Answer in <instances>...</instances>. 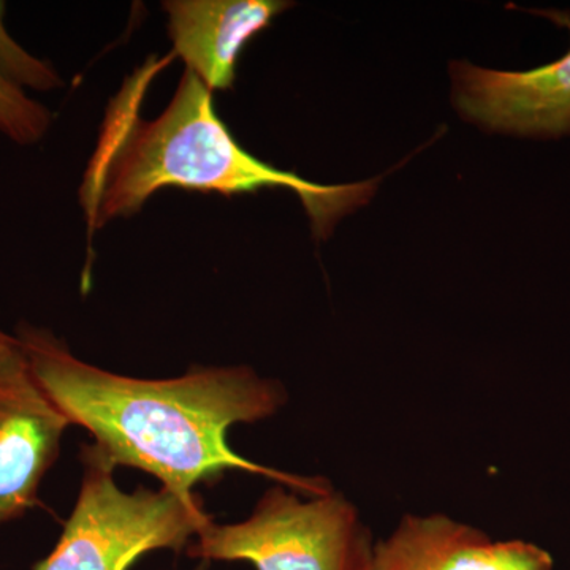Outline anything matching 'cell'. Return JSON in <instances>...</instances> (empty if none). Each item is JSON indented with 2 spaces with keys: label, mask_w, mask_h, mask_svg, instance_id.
<instances>
[{
  "label": "cell",
  "mask_w": 570,
  "mask_h": 570,
  "mask_svg": "<svg viewBox=\"0 0 570 570\" xmlns=\"http://www.w3.org/2000/svg\"><path fill=\"white\" fill-rule=\"evenodd\" d=\"M14 337L48 396L71 425L91 434L92 448L115 469H140L184 497L227 471L264 475L305 497L333 491L328 480L262 466L228 445L232 426L272 417L287 401L279 382L253 367L137 379L82 362L50 330L21 324Z\"/></svg>",
  "instance_id": "cell-1"
},
{
  "label": "cell",
  "mask_w": 570,
  "mask_h": 570,
  "mask_svg": "<svg viewBox=\"0 0 570 570\" xmlns=\"http://www.w3.org/2000/svg\"><path fill=\"white\" fill-rule=\"evenodd\" d=\"M167 62L149 59L108 107L80 189L89 230L132 216L167 187L224 197L287 189L305 206L314 235L325 238L341 217L376 193L379 179L324 186L257 159L217 115L212 89L187 69L163 115L153 121L142 118L149 82Z\"/></svg>",
  "instance_id": "cell-2"
},
{
  "label": "cell",
  "mask_w": 570,
  "mask_h": 570,
  "mask_svg": "<svg viewBox=\"0 0 570 570\" xmlns=\"http://www.w3.org/2000/svg\"><path fill=\"white\" fill-rule=\"evenodd\" d=\"M82 480L55 550L32 570H130L156 550H187L212 521L197 494L119 489L116 469L82 445Z\"/></svg>",
  "instance_id": "cell-3"
},
{
  "label": "cell",
  "mask_w": 570,
  "mask_h": 570,
  "mask_svg": "<svg viewBox=\"0 0 570 570\" xmlns=\"http://www.w3.org/2000/svg\"><path fill=\"white\" fill-rule=\"evenodd\" d=\"M187 554L205 561H247L257 570H371L374 543L355 505L343 494L303 499L277 483L249 519L209 521Z\"/></svg>",
  "instance_id": "cell-4"
},
{
  "label": "cell",
  "mask_w": 570,
  "mask_h": 570,
  "mask_svg": "<svg viewBox=\"0 0 570 570\" xmlns=\"http://www.w3.org/2000/svg\"><path fill=\"white\" fill-rule=\"evenodd\" d=\"M70 420L33 376L17 337L0 343V524L39 504Z\"/></svg>",
  "instance_id": "cell-5"
},
{
  "label": "cell",
  "mask_w": 570,
  "mask_h": 570,
  "mask_svg": "<svg viewBox=\"0 0 570 570\" xmlns=\"http://www.w3.org/2000/svg\"><path fill=\"white\" fill-rule=\"evenodd\" d=\"M542 14L570 31V14ZM453 102L468 121L490 132L523 137L570 134V50L558 61L523 71L453 62Z\"/></svg>",
  "instance_id": "cell-6"
},
{
  "label": "cell",
  "mask_w": 570,
  "mask_h": 570,
  "mask_svg": "<svg viewBox=\"0 0 570 570\" xmlns=\"http://www.w3.org/2000/svg\"><path fill=\"white\" fill-rule=\"evenodd\" d=\"M550 554L531 543L491 542L445 515H406L374 546L371 570H551Z\"/></svg>",
  "instance_id": "cell-7"
},
{
  "label": "cell",
  "mask_w": 570,
  "mask_h": 570,
  "mask_svg": "<svg viewBox=\"0 0 570 570\" xmlns=\"http://www.w3.org/2000/svg\"><path fill=\"white\" fill-rule=\"evenodd\" d=\"M168 36L175 55L212 91L234 86L236 62L273 18L291 9L283 0H168Z\"/></svg>",
  "instance_id": "cell-8"
},
{
  "label": "cell",
  "mask_w": 570,
  "mask_h": 570,
  "mask_svg": "<svg viewBox=\"0 0 570 570\" xmlns=\"http://www.w3.org/2000/svg\"><path fill=\"white\" fill-rule=\"evenodd\" d=\"M51 112L29 99L20 86L0 73V130L14 142L33 145L43 138L51 126Z\"/></svg>",
  "instance_id": "cell-9"
},
{
  "label": "cell",
  "mask_w": 570,
  "mask_h": 570,
  "mask_svg": "<svg viewBox=\"0 0 570 570\" xmlns=\"http://www.w3.org/2000/svg\"><path fill=\"white\" fill-rule=\"evenodd\" d=\"M3 10L0 2V73L18 86L28 85L37 89L61 86L58 75L47 63L33 59L10 39L2 24Z\"/></svg>",
  "instance_id": "cell-10"
},
{
  "label": "cell",
  "mask_w": 570,
  "mask_h": 570,
  "mask_svg": "<svg viewBox=\"0 0 570 570\" xmlns=\"http://www.w3.org/2000/svg\"><path fill=\"white\" fill-rule=\"evenodd\" d=\"M10 335H7V333H3L2 330H0V343H2V341H6L7 337H9Z\"/></svg>",
  "instance_id": "cell-11"
}]
</instances>
